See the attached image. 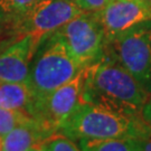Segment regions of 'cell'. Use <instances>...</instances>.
Listing matches in <instances>:
<instances>
[{
  "label": "cell",
  "instance_id": "cell-9",
  "mask_svg": "<svg viewBox=\"0 0 151 151\" xmlns=\"http://www.w3.org/2000/svg\"><path fill=\"white\" fill-rule=\"evenodd\" d=\"M39 44L24 36L0 50V82H28L30 64Z\"/></svg>",
  "mask_w": 151,
  "mask_h": 151
},
{
  "label": "cell",
  "instance_id": "cell-4",
  "mask_svg": "<svg viewBox=\"0 0 151 151\" xmlns=\"http://www.w3.org/2000/svg\"><path fill=\"white\" fill-rule=\"evenodd\" d=\"M104 55L127 70L151 92V20L137 24L105 39Z\"/></svg>",
  "mask_w": 151,
  "mask_h": 151
},
{
  "label": "cell",
  "instance_id": "cell-19",
  "mask_svg": "<svg viewBox=\"0 0 151 151\" xmlns=\"http://www.w3.org/2000/svg\"><path fill=\"white\" fill-rule=\"evenodd\" d=\"M27 151H46V150H45L44 143H38V145L32 146V148H30V149H28Z\"/></svg>",
  "mask_w": 151,
  "mask_h": 151
},
{
  "label": "cell",
  "instance_id": "cell-6",
  "mask_svg": "<svg viewBox=\"0 0 151 151\" xmlns=\"http://www.w3.org/2000/svg\"><path fill=\"white\" fill-rule=\"evenodd\" d=\"M85 67L70 81L35 101L32 118L50 134H57L66 121L83 104L82 92Z\"/></svg>",
  "mask_w": 151,
  "mask_h": 151
},
{
  "label": "cell",
  "instance_id": "cell-5",
  "mask_svg": "<svg viewBox=\"0 0 151 151\" xmlns=\"http://www.w3.org/2000/svg\"><path fill=\"white\" fill-rule=\"evenodd\" d=\"M82 11L72 0H36L27 10L2 22L9 32L8 45L24 36H32L38 44L58 30Z\"/></svg>",
  "mask_w": 151,
  "mask_h": 151
},
{
  "label": "cell",
  "instance_id": "cell-15",
  "mask_svg": "<svg viewBox=\"0 0 151 151\" xmlns=\"http://www.w3.org/2000/svg\"><path fill=\"white\" fill-rule=\"evenodd\" d=\"M46 151H82L74 141L63 134H54L44 142Z\"/></svg>",
  "mask_w": 151,
  "mask_h": 151
},
{
  "label": "cell",
  "instance_id": "cell-22",
  "mask_svg": "<svg viewBox=\"0 0 151 151\" xmlns=\"http://www.w3.org/2000/svg\"><path fill=\"white\" fill-rule=\"evenodd\" d=\"M0 50H1V28H0Z\"/></svg>",
  "mask_w": 151,
  "mask_h": 151
},
{
  "label": "cell",
  "instance_id": "cell-1",
  "mask_svg": "<svg viewBox=\"0 0 151 151\" xmlns=\"http://www.w3.org/2000/svg\"><path fill=\"white\" fill-rule=\"evenodd\" d=\"M149 92L110 57L85 67L83 103L94 104L130 116H141Z\"/></svg>",
  "mask_w": 151,
  "mask_h": 151
},
{
  "label": "cell",
  "instance_id": "cell-8",
  "mask_svg": "<svg viewBox=\"0 0 151 151\" xmlns=\"http://www.w3.org/2000/svg\"><path fill=\"white\" fill-rule=\"evenodd\" d=\"M95 16L105 38H109L139 22L151 20V6L143 0H109Z\"/></svg>",
  "mask_w": 151,
  "mask_h": 151
},
{
  "label": "cell",
  "instance_id": "cell-24",
  "mask_svg": "<svg viewBox=\"0 0 151 151\" xmlns=\"http://www.w3.org/2000/svg\"><path fill=\"white\" fill-rule=\"evenodd\" d=\"M72 1H73V0H72Z\"/></svg>",
  "mask_w": 151,
  "mask_h": 151
},
{
  "label": "cell",
  "instance_id": "cell-16",
  "mask_svg": "<svg viewBox=\"0 0 151 151\" xmlns=\"http://www.w3.org/2000/svg\"><path fill=\"white\" fill-rule=\"evenodd\" d=\"M73 1L82 11L95 14L102 10L109 0H73Z\"/></svg>",
  "mask_w": 151,
  "mask_h": 151
},
{
  "label": "cell",
  "instance_id": "cell-14",
  "mask_svg": "<svg viewBox=\"0 0 151 151\" xmlns=\"http://www.w3.org/2000/svg\"><path fill=\"white\" fill-rule=\"evenodd\" d=\"M36 0H0V16L2 22L22 15Z\"/></svg>",
  "mask_w": 151,
  "mask_h": 151
},
{
  "label": "cell",
  "instance_id": "cell-17",
  "mask_svg": "<svg viewBox=\"0 0 151 151\" xmlns=\"http://www.w3.org/2000/svg\"><path fill=\"white\" fill-rule=\"evenodd\" d=\"M141 116H142L143 121H145L148 125L151 127V92H150V94H149V97H148L147 102L145 103V105H143V108H142Z\"/></svg>",
  "mask_w": 151,
  "mask_h": 151
},
{
  "label": "cell",
  "instance_id": "cell-13",
  "mask_svg": "<svg viewBox=\"0 0 151 151\" xmlns=\"http://www.w3.org/2000/svg\"><path fill=\"white\" fill-rule=\"evenodd\" d=\"M34 120L32 115L15 110L0 108V137L4 138L17 125Z\"/></svg>",
  "mask_w": 151,
  "mask_h": 151
},
{
  "label": "cell",
  "instance_id": "cell-3",
  "mask_svg": "<svg viewBox=\"0 0 151 151\" xmlns=\"http://www.w3.org/2000/svg\"><path fill=\"white\" fill-rule=\"evenodd\" d=\"M82 68L57 32L43 38L32 57L28 77L35 101L70 81Z\"/></svg>",
  "mask_w": 151,
  "mask_h": 151
},
{
  "label": "cell",
  "instance_id": "cell-21",
  "mask_svg": "<svg viewBox=\"0 0 151 151\" xmlns=\"http://www.w3.org/2000/svg\"><path fill=\"white\" fill-rule=\"evenodd\" d=\"M143 1H145V2H147L148 5H150V6H151V0H143Z\"/></svg>",
  "mask_w": 151,
  "mask_h": 151
},
{
  "label": "cell",
  "instance_id": "cell-7",
  "mask_svg": "<svg viewBox=\"0 0 151 151\" xmlns=\"http://www.w3.org/2000/svg\"><path fill=\"white\" fill-rule=\"evenodd\" d=\"M56 32L82 67L96 63L104 55L105 34L95 14L82 12Z\"/></svg>",
  "mask_w": 151,
  "mask_h": 151
},
{
  "label": "cell",
  "instance_id": "cell-20",
  "mask_svg": "<svg viewBox=\"0 0 151 151\" xmlns=\"http://www.w3.org/2000/svg\"><path fill=\"white\" fill-rule=\"evenodd\" d=\"M0 151H2V138L0 137Z\"/></svg>",
  "mask_w": 151,
  "mask_h": 151
},
{
  "label": "cell",
  "instance_id": "cell-12",
  "mask_svg": "<svg viewBox=\"0 0 151 151\" xmlns=\"http://www.w3.org/2000/svg\"><path fill=\"white\" fill-rule=\"evenodd\" d=\"M142 140L138 138H109L77 141L82 151H141Z\"/></svg>",
  "mask_w": 151,
  "mask_h": 151
},
{
  "label": "cell",
  "instance_id": "cell-11",
  "mask_svg": "<svg viewBox=\"0 0 151 151\" xmlns=\"http://www.w3.org/2000/svg\"><path fill=\"white\" fill-rule=\"evenodd\" d=\"M35 95L28 82H0V108L22 111L32 116Z\"/></svg>",
  "mask_w": 151,
  "mask_h": 151
},
{
  "label": "cell",
  "instance_id": "cell-23",
  "mask_svg": "<svg viewBox=\"0 0 151 151\" xmlns=\"http://www.w3.org/2000/svg\"><path fill=\"white\" fill-rule=\"evenodd\" d=\"M1 22H2V19H1V16H0V28H1Z\"/></svg>",
  "mask_w": 151,
  "mask_h": 151
},
{
  "label": "cell",
  "instance_id": "cell-10",
  "mask_svg": "<svg viewBox=\"0 0 151 151\" xmlns=\"http://www.w3.org/2000/svg\"><path fill=\"white\" fill-rule=\"evenodd\" d=\"M52 135L34 119L17 125L2 138V151H27Z\"/></svg>",
  "mask_w": 151,
  "mask_h": 151
},
{
  "label": "cell",
  "instance_id": "cell-2",
  "mask_svg": "<svg viewBox=\"0 0 151 151\" xmlns=\"http://www.w3.org/2000/svg\"><path fill=\"white\" fill-rule=\"evenodd\" d=\"M70 140L138 138L151 135L142 116H130L103 106L83 103L58 132Z\"/></svg>",
  "mask_w": 151,
  "mask_h": 151
},
{
  "label": "cell",
  "instance_id": "cell-18",
  "mask_svg": "<svg viewBox=\"0 0 151 151\" xmlns=\"http://www.w3.org/2000/svg\"><path fill=\"white\" fill-rule=\"evenodd\" d=\"M141 151H151V135L142 140V150Z\"/></svg>",
  "mask_w": 151,
  "mask_h": 151
}]
</instances>
